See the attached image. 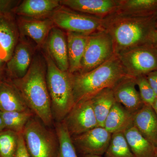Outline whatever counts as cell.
<instances>
[{"mask_svg":"<svg viewBox=\"0 0 157 157\" xmlns=\"http://www.w3.org/2000/svg\"><path fill=\"white\" fill-rule=\"evenodd\" d=\"M157 29L155 14L139 17L115 12L104 18V29L111 37L117 55L138 46L153 44Z\"/></svg>","mask_w":157,"mask_h":157,"instance_id":"cell-1","label":"cell"},{"mask_svg":"<svg viewBox=\"0 0 157 157\" xmlns=\"http://www.w3.org/2000/svg\"><path fill=\"white\" fill-rule=\"evenodd\" d=\"M11 82L34 115L45 126H51L53 118L46 82V63L38 57L33 59L26 74Z\"/></svg>","mask_w":157,"mask_h":157,"instance_id":"cell-2","label":"cell"},{"mask_svg":"<svg viewBox=\"0 0 157 157\" xmlns=\"http://www.w3.org/2000/svg\"><path fill=\"white\" fill-rule=\"evenodd\" d=\"M127 76L117 54L89 72L72 74L75 104L91 99L104 89L112 88L121 79Z\"/></svg>","mask_w":157,"mask_h":157,"instance_id":"cell-3","label":"cell"},{"mask_svg":"<svg viewBox=\"0 0 157 157\" xmlns=\"http://www.w3.org/2000/svg\"><path fill=\"white\" fill-rule=\"evenodd\" d=\"M45 59L52 116L57 122L62 121L75 104L72 74L59 70L48 52Z\"/></svg>","mask_w":157,"mask_h":157,"instance_id":"cell-4","label":"cell"},{"mask_svg":"<svg viewBox=\"0 0 157 157\" xmlns=\"http://www.w3.org/2000/svg\"><path fill=\"white\" fill-rule=\"evenodd\" d=\"M31 157H55L59 143L56 133L45 128L34 117L29 120L22 132Z\"/></svg>","mask_w":157,"mask_h":157,"instance_id":"cell-5","label":"cell"},{"mask_svg":"<svg viewBox=\"0 0 157 157\" xmlns=\"http://www.w3.org/2000/svg\"><path fill=\"white\" fill-rule=\"evenodd\" d=\"M54 25L67 32L86 35L103 30L104 18L74 11L61 6L50 17Z\"/></svg>","mask_w":157,"mask_h":157,"instance_id":"cell-6","label":"cell"},{"mask_svg":"<svg viewBox=\"0 0 157 157\" xmlns=\"http://www.w3.org/2000/svg\"><path fill=\"white\" fill-rule=\"evenodd\" d=\"M116 54L113 42L106 31H98L89 35L87 45L77 73H87L98 67Z\"/></svg>","mask_w":157,"mask_h":157,"instance_id":"cell-7","label":"cell"},{"mask_svg":"<svg viewBox=\"0 0 157 157\" xmlns=\"http://www.w3.org/2000/svg\"><path fill=\"white\" fill-rule=\"evenodd\" d=\"M128 76H145L157 70V49L153 44L138 46L117 55Z\"/></svg>","mask_w":157,"mask_h":157,"instance_id":"cell-8","label":"cell"},{"mask_svg":"<svg viewBox=\"0 0 157 157\" xmlns=\"http://www.w3.org/2000/svg\"><path fill=\"white\" fill-rule=\"evenodd\" d=\"M63 121L71 137L99 127L90 99L75 104Z\"/></svg>","mask_w":157,"mask_h":157,"instance_id":"cell-9","label":"cell"},{"mask_svg":"<svg viewBox=\"0 0 157 157\" xmlns=\"http://www.w3.org/2000/svg\"><path fill=\"white\" fill-rule=\"evenodd\" d=\"M111 136L112 134L104 127H97L72 138L75 147L83 155L102 156L109 146Z\"/></svg>","mask_w":157,"mask_h":157,"instance_id":"cell-10","label":"cell"},{"mask_svg":"<svg viewBox=\"0 0 157 157\" xmlns=\"http://www.w3.org/2000/svg\"><path fill=\"white\" fill-rule=\"evenodd\" d=\"M136 86V78L127 76L121 79L112 88L116 102L133 114L144 105Z\"/></svg>","mask_w":157,"mask_h":157,"instance_id":"cell-11","label":"cell"},{"mask_svg":"<svg viewBox=\"0 0 157 157\" xmlns=\"http://www.w3.org/2000/svg\"><path fill=\"white\" fill-rule=\"evenodd\" d=\"M60 4L74 11L104 18L116 12L118 0H62Z\"/></svg>","mask_w":157,"mask_h":157,"instance_id":"cell-12","label":"cell"},{"mask_svg":"<svg viewBox=\"0 0 157 157\" xmlns=\"http://www.w3.org/2000/svg\"><path fill=\"white\" fill-rule=\"evenodd\" d=\"M13 14H0V57L6 63L12 56L19 36Z\"/></svg>","mask_w":157,"mask_h":157,"instance_id":"cell-13","label":"cell"},{"mask_svg":"<svg viewBox=\"0 0 157 157\" xmlns=\"http://www.w3.org/2000/svg\"><path fill=\"white\" fill-rule=\"evenodd\" d=\"M17 24L19 35L30 37L38 46L43 45L52 29L55 26L50 17L35 18L21 16Z\"/></svg>","mask_w":157,"mask_h":157,"instance_id":"cell-14","label":"cell"},{"mask_svg":"<svg viewBox=\"0 0 157 157\" xmlns=\"http://www.w3.org/2000/svg\"><path fill=\"white\" fill-rule=\"evenodd\" d=\"M48 53L59 69L68 72L67 43V36L60 29L54 26L52 29L46 39Z\"/></svg>","mask_w":157,"mask_h":157,"instance_id":"cell-15","label":"cell"},{"mask_svg":"<svg viewBox=\"0 0 157 157\" xmlns=\"http://www.w3.org/2000/svg\"><path fill=\"white\" fill-rule=\"evenodd\" d=\"M32 48L26 42L17 43L11 58L6 63V70L13 79L23 77L33 62Z\"/></svg>","mask_w":157,"mask_h":157,"instance_id":"cell-16","label":"cell"},{"mask_svg":"<svg viewBox=\"0 0 157 157\" xmlns=\"http://www.w3.org/2000/svg\"><path fill=\"white\" fill-rule=\"evenodd\" d=\"M59 0H25L17 5L14 14L31 18H46L51 16L60 7Z\"/></svg>","mask_w":157,"mask_h":157,"instance_id":"cell-17","label":"cell"},{"mask_svg":"<svg viewBox=\"0 0 157 157\" xmlns=\"http://www.w3.org/2000/svg\"><path fill=\"white\" fill-rule=\"evenodd\" d=\"M134 126L140 134L157 146V116L151 106L144 104L133 114Z\"/></svg>","mask_w":157,"mask_h":157,"instance_id":"cell-18","label":"cell"},{"mask_svg":"<svg viewBox=\"0 0 157 157\" xmlns=\"http://www.w3.org/2000/svg\"><path fill=\"white\" fill-rule=\"evenodd\" d=\"M89 35L70 32L66 33L69 65L68 72L71 74L78 73L80 70Z\"/></svg>","mask_w":157,"mask_h":157,"instance_id":"cell-19","label":"cell"},{"mask_svg":"<svg viewBox=\"0 0 157 157\" xmlns=\"http://www.w3.org/2000/svg\"><path fill=\"white\" fill-rule=\"evenodd\" d=\"M25 101L12 82L0 81V111H24L29 109Z\"/></svg>","mask_w":157,"mask_h":157,"instance_id":"cell-20","label":"cell"},{"mask_svg":"<svg viewBox=\"0 0 157 157\" xmlns=\"http://www.w3.org/2000/svg\"><path fill=\"white\" fill-rule=\"evenodd\" d=\"M133 126V114L121 104L116 102L105 120L104 128L112 134L124 133Z\"/></svg>","mask_w":157,"mask_h":157,"instance_id":"cell-21","label":"cell"},{"mask_svg":"<svg viewBox=\"0 0 157 157\" xmlns=\"http://www.w3.org/2000/svg\"><path fill=\"white\" fill-rule=\"evenodd\" d=\"M157 12V0H118L115 13L129 16L146 17Z\"/></svg>","mask_w":157,"mask_h":157,"instance_id":"cell-22","label":"cell"},{"mask_svg":"<svg viewBox=\"0 0 157 157\" xmlns=\"http://www.w3.org/2000/svg\"><path fill=\"white\" fill-rule=\"evenodd\" d=\"M124 133L135 157H155V147L147 140L134 126Z\"/></svg>","mask_w":157,"mask_h":157,"instance_id":"cell-23","label":"cell"},{"mask_svg":"<svg viewBox=\"0 0 157 157\" xmlns=\"http://www.w3.org/2000/svg\"><path fill=\"white\" fill-rule=\"evenodd\" d=\"M90 100L98 126L104 127L105 120L113 104L116 102L112 89L107 88L102 90Z\"/></svg>","mask_w":157,"mask_h":157,"instance_id":"cell-24","label":"cell"},{"mask_svg":"<svg viewBox=\"0 0 157 157\" xmlns=\"http://www.w3.org/2000/svg\"><path fill=\"white\" fill-rule=\"evenodd\" d=\"M56 133L59 147L55 157H78L72 137L63 121L57 122Z\"/></svg>","mask_w":157,"mask_h":157,"instance_id":"cell-25","label":"cell"},{"mask_svg":"<svg viewBox=\"0 0 157 157\" xmlns=\"http://www.w3.org/2000/svg\"><path fill=\"white\" fill-rule=\"evenodd\" d=\"M0 114L2 118L5 129L17 133H22L29 120L34 116L30 109L24 111L2 112Z\"/></svg>","mask_w":157,"mask_h":157,"instance_id":"cell-26","label":"cell"},{"mask_svg":"<svg viewBox=\"0 0 157 157\" xmlns=\"http://www.w3.org/2000/svg\"><path fill=\"white\" fill-rule=\"evenodd\" d=\"M104 155V157H135L122 132L112 134Z\"/></svg>","mask_w":157,"mask_h":157,"instance_id":"cell-27","label":"cell"},{"mask_svg":"<svg viewBox=\"0 0 157 157\" xmlns=\"http://www.w3.org/2000/svg\"><path fill=\"white\" fill-rule=\"evenodd\" d=\"M18 138V133L11 130L0 132V157H14Z\"/></svg>","mask_w":157,"mask_h":157,"instance_id":"cell-28","label":"cell"},{"mask_svg":"<svg viewBox=\"0 0 157 157\" xmlns=\"http://www.w3.org/2000/svg\"><path fill=\"white\" fill-rule=\"evenodd\" d=\"M135 78L140 98L144 104L152 107L157 97L146 76H138Z\"/></svg>","mask_w":157,"mask_h":157,"instance_id":"cell-29","label":"cell"},{"mask_svg":"<svg viewBox=\"0 0 157 157\" xmlns=\"http://www.w3.org/2000/svg\"><path fill=\"white\" fill-rule=\"evenodd\" d=\"M20 1L0 0V14H14V11Z\"/></svg>","mask_w":157,"mask_h":157,"instance_id":"cell-30","label":"cell"},{"mask_svg":"<svg viewBox=\"0 0 157 157\" xmlns=\"http://www.w3.org/2000/svg\"><path fill=\"white\" fill-rule=\"evenodd\" d=\"M18 142L14 157H31L25 146L22 133H18Z\"/></svg>","mask_w":157,"mask_h":157,"instance_id":"cell-31","label":"cell"},{"mask_svg":"<svg viewBox=\"0 0 157 157\" xmlns=\"http://www.w3.org/2000/svg\"><path fill=\"white\" fill-rule=\"evenodd\" d=\"M145 76L157 97V70L152 71Z\"/></svg>","mask_w":157,"mask_h":157,"instance_id":"cell-32","label":"cell"},{"mask_svg":"<svg viewBox=\"0 0 157 157\" xmlns=\"http://www.w3.org/2000/svg\"><path fill=\"white\" fill-rule=\"evenodd\" d=\"M153 44L154 45L155 47L157 49V29L155 33L154 36Z\"/></svg>","mask_w":157,"mask_h":157,"instance_id":"cell-33","label":"cell"},{"mask_svg":"<svg viewBox=\"0 0 157 157\" xmlns=\"http://www.w3.org/2000/svg\"><path fill=\"white\" fill-rule=\"evenodd\" d=\"M6 63H5V62L2 59V58L0 57V73H2V71H3L4 67H5V64Z\"/></svg>","mask_w":157,"mask_h":157,"instance_id":"cell-34","label":"cell"},{"mask_svg":"<svg viewBox=\"0 0 157 157\" xmlns=\"http://www.w3.org/2000/svg\"><path fill=\"white\" fill-rule=\"evenodd\" d=\"M5 129V125H4V122H3L2 118L0 114V132Z\"/></svg>","mask_w":157,"mask_h":157,"instance_id":"cell-35","label":"cell"},{"mask_svg":"<svg viewBox=\"0 0 157 157\" xmlns=\"http://www.w3.org/2000/svg\"><path fill=\"white\" fill-rule=\"evenodd\" d=\"M153 109L154 110L155 112V113L156 114L157 116V97L155 100L154 103L152 106Z\"/></svg>","mask_w":157,"mask_h":157,"instance_id":"cell-36","label":"cell"},{"mask_svg":"<svg viewBox=\"0 0 157 157\" xmlns=\"http://www.w3.org/2000/svg\"><path fill=\"white\" fill-rule=\"evenodd\" d=\"M84 157H102L101 156L97 155H85Z\"/></svg>","mask_w":157,"mask_h":157,"instance_id":"cell-37","label":"cell"},{"mask_svg":"<svg viewBox=\"0 0 157 157\" xmlns=\"http://www.w3.org/2000/svg\"><path fill=\"white\" fill-rule=\"evenodd\" d=\"M155 157H157V146L156 147L155 150Z\"/></svg>","mask_w":157,"mask_h":157,"instance_id":"cell-38","label":"cell"},{"mask_svg":"<svg viewBox=\"0 0 157 157\" xmlns=\"http://www.w3.org/2000/svg\"><path fill=\"white\" fill-rule=\"evenodd\" d=\"M155 16L156 18V22L157 23V12L155 14Z\"/></svg>","mask_w":157,"mask_h":157,"instance_id":"cell-39","label":"cell"},{"mask_svg":"<svg viewBox=\"0 0 157 157\" xmlns=\"http://www.w3.org/2000/svg\"><path fill=\"white\" fill-rule=\"evenodd\" d=\"M1 78H0V81H1Z\"/></svg>","mask_w":157,"mask_h":157,"instance_id":"cell-40","label":"cell"}]
</instances>
